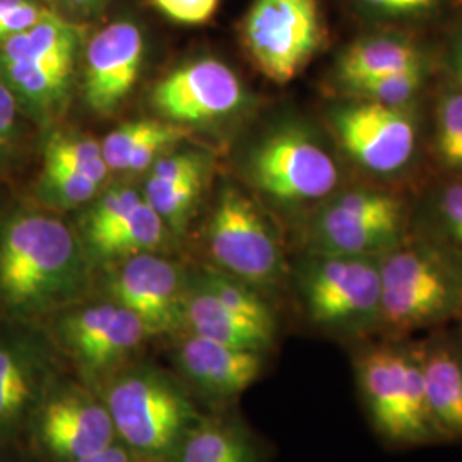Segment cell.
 I'll use <instances>...</instances> for the list:
<instances>
[{"label":"cell","mask_w":462,"mask_h":462,"mask_svg":"<svg viewBox=\"0 0 462 462\" xmlns=\"http://www.w3.org/2000/svg\"><path fill=\"white\" fill-rule=\"evenodd\" d=\"M93 259L62 219L17 215L0 233V301L19 315L64 310L91 286Z\"/></svg>","instance_id":"cell-1"},{"label":"cell","mask_w":462,"mask_h":462,"mask_svg":"<svg viewBox=\"0 0 462 462\" xmlns=\"http://www.w3.org/2000/svg\"><path fill=\"white\" fill-rule=\"evenodd\" d=\"M347 353L360 406L382 446H444L430 418L418 337L377 336L347 347Z\"/></svg>","instance_id":"cell-2"},{"label":"cell","mask_w":462,"mask_h":462,"mask_svg":"<svg viewBox=\"0 0 462 462\" xmlns=\"http://www.w3.org/2000/svg\"><path fill=\"white\" fill-rule=\"evenodd\" d=\"M462 312V269L410 231L380 255L379 337H418L454 326Z\"/></svg>","instance_id":"cell-3"},{"label":"cell","mask_w":462,"mask_h":462,"mask_svg":"<svg viewBox=\"0 0 462 462\" xmlns=\"http://www.w3.org/2000/svg\"><path fill=\"white\" fill-rule=\"evenodd\" d=\"M116 439L135 457L170 459L204 418L182 379L152 364L133 362L98 391Z\"/></svg>","instance_id":"cell-4"},{"label":"cell","mask_w":462,"mask_h":462,"mask_svg":"<svg viewBox=\"0 0 462 462\" xmlns=\"http://www.w3.org/2000/svg\"><path fill=\"white\" fill-rule=\"evenodd\" d=\"M290 280L312 329L346 347L379 336L380 255L305 252Z\"/></svg>","instance_id":"cell-5"},{"label":"cell","mask_w":462,"mask_h":462,"mask_svg":"<svg viewBox=\"0 0 462 462\" xmlns=\"http://www.w3.org/2000/svg\"><path fill=\"white\" fill-rule=\"evenodd\" d=\"M408 199L387 187H341L322 200L305 228V252L382 255L411 231Z\"/></svg>","instance_id":"cell-6"},{"label":"cell","mask_w":462,"mask_h":462,"mask_svg":"<svg viewBox=\"0 0 462 462\" xmlns=\"http://www.w3.org/2000/svg\"><path fill=\"white\" fill-rule=\"evenodd\" d=\"M328 120L341 152L368 179L397 180L413 168L420 151L413 106L343 97Z\"/></svg>","instance_id":"cell-7"},{"label":"cell","mask_w":462,"mask_h":462,"mask_svg":"<svg viewBox=\"0 0 462 462\" xmlns=\"http://www.w3.org/2000/svg\"><path fill=\"white\" fill-rule=\"evenodd\" d=\"M248 177L267 198L300 206L320 204L339 190L343 170L329 148L309 129L286 124L267 134L250 152Z\"/></svg>","instance_id":"cell-8"},{"label":"cell","mask_w":462,"mask_h":462,"mask_svg":"<svg viewBox=\"0 0 462 462\" xmlns=\"http://www.w3.org/2000/svg\"><path fill=\"white\" fill-rule=\"evenodd\" d=\"M208 247L221 271L269 298L288 282L290 265L280 238L242 190L225 187L208 226Z\"/></svg>","instance_id":"cell-9"},{"label":"cell","mask_w":462,"mask_h":462,"mask_svg":"<svg viewBox=\"0 0 462 462\" xmlns=\"http://www.w3.org/2000/svg\"><path fill=\"white\" fill-rule=\"evenodd\" d=\"M55 336L81 380L97 393L118 370L135 362L137 351L151 337L143 320L114 300L67 307L57 319Z\"/></svg>","instance_id":"cell-10"},{"label":"cell","mask_w":462,"mask_h":462,"mask_svg":"<svg viewBox=\"0 0 462 462\" xmlns=\"http://www.w3.org/2000/svg\"><path fill=\"white\" fill-rule=\"evenodd\" d=\"M248 57L265 79L293 81L324 40L319 0H254L242 24Z\"/></svg>","instance_id":"cell-11"},{"label":"cell","mask_w":462,"mask_h":462,"mask_svg":"<svg viewBox=\"0 0 462 462\" xmlns=\"http://www.w3.org/2000/svg\"><path fill=\"white\" fill-rule=\"evenodd\" d=\"M32 420L51 461H81L118 442L106 404L83 380L55 379Z\"/></svg>","instance_id":"cell-12"},{"label":"cell","mask_w":462,"mask_h":462,"mask_svg":"<svg viewBox=\"0 0 462 462\" xmlns=\"http://www.w3.org/2000/svg\"><path fill=\"white\" fill-rule=\"evenodd\" d=\"M185 288L180 267L152 252L124 259L108 282L110 300L137 315L151 336L183 329Z\"/></svg>","instance_id":"cell-13"},{"label":"cell","mask_w":462,"mask_h":462,"mask_svg":"<svg viewBox=\"0 0 462 462\" xmlns=\"http://www.w3.org/2000/svg\"><path fill=\"white\" fill-rule=\"evenodd\" d=\"M247 98L230 67L200 59L166 74L152 88V106L171 124H198L236 112Z\"/></svg>","instance_id":"cell-14"},{"label":"cell","mask_w":462,"mask_h":462,"mask_svg":"<svg viewBox=\"0 0 462 462\" xmlns=\"http://www.w3.org/2000/svg\"><path fill=\"white\" fill-rule=\"evenodd\" d=\"M144 60V38L131 21L99 30L86 47L83 95L99 116L114 114L133 93Z\"/></svg>","instance_id":"cell-15"},{"label":"cell","mask_w":462,"mask_h":462,"mask_svg":"<svg viewBox=\"0 0 462 462\" xmlns=\"http://www.w3.org/2000/svg\"><path fill=\"white\" fill-rule=\"evenodd\" d=\"M53 358L42 341L0 336V439H11L32 418L55 382Z\"/></svg>","instance_id":"cell-16"},{"label":"cell","mask_w":462,"mask_h":462,"mask_svg":"<svg viewBox=\"0 0 462 462\" xmlns=\"http://www.w3.org/2000/svg\"><path fill=\"white\" fill-rule=\"evenodd\" d=\"M267 355L257 349L228 346L187 334L175 349V365L183 382L216 401L240 396L263 377Z\"/></svg>","instance_id":"cell-17"},{"label":"cell","mask_w":462,"mask_h":462,"mask_svg":"<svg viewBox=\"0 0 462 462\" xmlns=\"http://www.w3.org/2000/svg\"><path fill=\"white\" fill-rule=\"evenodd\" d=\"M430 418L444 444H462V345L456 328L418 336Z\"/></svg>","instance_id":"cell-18"},{"label":"cell","mask_w":462,"mask_h":462,"mask_svg":"<svg viewBox=\"0 0 462 462\" xmlns=\"http://www.w3.org/2000/svg\"><path fill=\"white\" fill-rule=\"evenodd\" d=\"M183 328L190 334L213 339L228 346L271 353L278 330L267 329L242 315L231 312L194 276L187 280L183 297Z\"/></svg>","instance_id":"cell-19"},{"label":"cell","mask_w":462,"mask_h":462,"mask_svg":"<svg viewBox=\"0 0 462 462\" xmlns=\"http://www.w3.org/2000/svg\"><path fill=\"white\" fill-rule=\"evenodd\" d=\"M430 67L423 49L404 34H365L351 42L336 60L334 81L339 91L385 74Z\"/></svg>","instance_id":"cell-20"},{"label":"cell","mask_w":462,"mask_h":462,"mask_svg":"<svg viewBox=\"0 0 462 462\" xmlns=\"http://www.w3.org/2000/svg\"><path fill=\"white\" fill-rule=\"evenodd\" d=\"M171 462H264V454L242 421L204 416L185 435Z\"/></svg>","instance_id":"cell-21"},{"label":"cell","mask_w":462,"mask_h":462,"mask_svg":"<svg viewBox=\"0 0 462 462\" xmlns=\"http://www.w3.org/2000/svg\"><path fill=\"white\" fill-rule=\"evenodd\" d=\"M411 231L462 269V179H447L413 211Z\"/></svg>","instance_id":"cell-22"},{"label":"cell","mask_w":462,"mask_h":462,"mask_svg":"<svg viewBox=\"0 0 462 462\" xmlns=\"http://www.w3.org/2000/svg\"><path fill=\"white\" fill-rule=\"evenodd\" d=\"M76 59L0 62L2 83L28 105L47 112L66 97Z\"/></svg>","instance_id":"cell-23"},{"label":"cell","mask_w":462,"mask_h":462,"mask_svg":"<svg viewBox=\"0 0 462 462\" xmlns=\"http://www.w3.org/2000/svg\"><path fill=\"white\" fill-rule=\"evenodd\" d=\"M165 221L143 199L129 215L106 231L97 242L88 245V252L97 259L116 261L137 254L152 252L165 238Z\"/></svg>","instance_id":"cell-24"},{"label":"cell","mask_w":462,"mask_h":462,"mask_svg":"<svg viewBox=\"0 0 462 462\" xmlns=\"http://www.w3.org/2000/svg\"><path fill=\"white\" fill-rule=\"evenodd\" d=\"M83 32L78 24L51 16L0 43V62L76 59Z\"/></svg>","instance_id":"cell-25"},{"label":"cell","mask_w":462,"mask_h":462,"mask_svg":"<svg viewBox=\"0 0 462 462\" xmlns=\"http://www.w3.org/2000/svg\"><path fill=\"white\" fill-rule=\"evenodd\" d=\"M431 154L447 179H462V88H440L433 110Z\"/></svg>","instance_id":"cell-26"},{"label":"cell","mask_w":462,"mask_h":462,"mask_svg":"<svg viewBox=\"0 0 462 462\" xmlns=\"http://www.w3.org/2000/svg\"><path fill=\"white\" fill-rule=\"evenodd\" d=\"M430 67L408 69L355 84L339 91L347 98L368 99L393 106H413L429 81Z\"/></svg>","instance_id":"cell-27"},{"label":"cell","mask_w":462,"mask_h":462,"mask_svg":"<svg viewBox=\"0 0 462 462\" xmlns=\"http://www.w3.org/2000/svg\"><path fill=\"white\" fill-rule=\"evenodd\" d=\"M202 185L204 175L183 180H158L149 177L144 200L162 216L166 226L180 230L198 202Z\"/></svg>","instance_id":"cell-28"},{"label":"cell","mask_w":462,"mask_h":462,"mask_svg":"<svg viewBox=\"0 0 462 462\" xmlns=\"http://www.w3.org/2000/svg\"><path fill=\"white\" fill-rule=\"evenodd\" d=\"M45 162L67 166L99 185L105 182L110 171L103 160L101 144L95 139L78 135H55L50 139Z\"/></svg>","instance_id":"cell-29"},{"label":"cell","mask_w":462,"mask_h":462,"mask_svg":"<svg viewBox=\"0 0 462 462\" xmlns=\"http://www.w3.org/2000/svg\"><path fill=\"white\" fill-rule=\"evenodd\" d=\"M98 187L99 183L67 166L45 162L42 189L50 202L57 206L74 208V206L84 204L89 199H93Z\"/></svg>","instance_id":"cell-30"},{"label":"cell","mask_w":462,"mask_h":462,"mask_svg":"<svg viewBox=\"0 0 462 462\" xmlns=\"http://www.w3.org/2000/svg\"><path fill=\"white\" fill-rule=\"evenodd\" d=\"M166 122L158 120H135L116 127L114 133L108 134L101 143L103 160L108 170L124 171L129 168V162L134 151L139 144L148 141L154 134L165 127Z\"/></svg>","instance_id":"cell-31"},{"label":"cell","mask_w":462,"mask_h":462,"mask_svg":"<svg viewBox=\"0 0 462 462\" xmlns=\"http://www.w3.org/2000/svg\"><path fill=\"white\" fill-rule=\"evenodd\" d=\"M143 198L131 189H112L103 199H99L86 217V247L101 238L106 231L112 230L118 221L133 211Z\"/></svg>","instance_id":"cell-32"},{"label":"cell","mask_w":462,"mask_h":462,"mask_svg":"<svg viewBox=\"0 0 462 462\" xmlns=\"http://www.w3.org/2000/svg\"><path fill=\"white\" fill-rule=\"evenodd\" d=\"M365 11L389 19H420L439 11L447 0H356Z\"/></svg>","instance_id":"cell-33"},{"label":"cell","mask_w":462,"mask_h":462,"mask_svg":"<svg viewBox=\"0 0 462 462\" xmlns=\"http://www.w3.org/2000/svg\"><path fill=\"white\" fill-rule=\"evenodd\" d=\"M151 2L168 19L187 26H199L208 23L211 17L215 16L219 5V0H151Z\"/></svg>","instance_id":"cell-34"},{"label":"cell","mask_w":462,"mask_h":462,"mask_svg":"<svg viewBox=\"0 0 462 462\" xmlns=\"http://www.w3.org/2000/svg\"><path fill=\"white\" fill-rule=\"evenodd\" d=\"M206 175V158L194 151L177 152L154 162L151 179L158 180H183Z\"/></svg>","instance_id":"cell-35"},{"label":"cell","mask_w":462,"mask_h":462,"mask_svg":"<svg viewBox=\"0 0 462 462\" xmlns=\"http://www.w3.org/2000/svg\"><path fill=\"white\" fill-rule=\"evenodd\" d=\"M17 99L14 93L0 81V146L14 133Z\"/></svg>","instance_id":"cell-36"},{"label":"cell","mask_w":462,"mask_h":462,"mask_svg":"<svg viewBox=\"0 0 462 462\" xmlns=\"http://www.w3.org/2000/svg\"><path fill=\"white\" fill-rule=\"evenodd\" d=\"M446 66L448 81L462 88V24L448 40L446 51Z\"/></svg>","instance_id":"cell-37"},{"label":"cell","mask_w":462,"mask_h":462,"mask_svg":"<svg viewBox=\"0 0 462 462\" xmlns=\"http://www.w3.org/2000/svg\"><path fill=\"white\" fill-rule=\"evenodd\" d=\"M76 462H135V456L124 444L116 442L114 446L101 450L98 454Z\"/></svg>","instance_id":"cell-38"},{"label":"cell","mask_w":462,"mask_h":462,"mask_svg":"<svg viewBox=\"0 0 462 462\" xmlns=\"http://www.w3.org/2000/svg\"><path fill=\"white\" fill-rule=\"evenodd\" d=\"M62 4L72 13L89 14L99 9L105 4V0H62Z\"/></svg>","instance_id":"cell-39"},{"label":"cell","mask_w":462,"mask_h":462,"mask_svg":"<svg viewBox=\"0 0 462 462\" xmlns=\"http://www.w3.org/2000/svg\"><path fill=\"white\" fill-rule=\"evenodd\" d=\"M454 328H456V330H457V336H459V341H461L462 345V312L459 317H457V320L454 322Z\"/></svg>","instance_id":"cell-40"},{"label":"cell","mask_w":462,"mask_h":462,"mask_svg":"<svg viewBox=\"0 0 462 462\" xmlns=\"http://www.w3.org/2000/svg\"><path fill=\"white\" fill-rule=\"evenodd\" d=\"M135 462H171L170 459H152V457H135Z\"/></svg>","instance_id":"cell-41"}]
</instances>
